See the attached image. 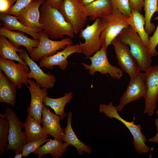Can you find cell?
<instances>
[{
    "label": "cell",
    "instance_id": "ac0fdd59",
    "mask_svg": "<svg viewBox=\"0 0 158 158\" xmlns=\"http://www.w3.org/2000/svg\"><path fill=\"white\" fill-rule=\"evenodd\" d=\"M59 115L51 112L48 107L44 104L42 123L45 131L54 138L63 141L64 130L61 127Z\"/></svg>",
    "mask_w": 158,
    "mask_h": 158
},
{
    "label": "cell",
    "instance_id": "74e56055",
    "mask_svg": "<svg viewBox=\"0 0 158 158\" xmlns=\"http://www.w3.org/2000/svg\"><path fill=\"white\" fill-rule=\"evenodd\" d=\"M155 124L157 129V133L154 137L149 138L148 141L150 142H155L158 143V118L156 119L155 120Z\"/></svg>",
    "mask_w": 158,
    "mask_h": 158
},
{
    "label": "cell",
    "instance_id": "8d00e7d4",
    "mask_svg": "<svg viewBox=\"0 0 158 158\" xmlns=\"http://www.w3.org/2000/svg\"><path fill=\"white\" fill-rule=\"evenodd\" d=\"M46 1L51 7L59 11L63 0H46Z\"/></svg>",
    "mask_w": 158,
    "mask_h": 158
},
{
    "label": "cell",
    "instance_id": "7bdbcfd3",
    "mask_svg": "<svg viewBox=\"0 0 158 158\" xmlns=\"http://www.w3.org/2000/svg\"><path fill=\"white\" fill-rule=\"evenodd\" d=\"M78 0V1L79 0Z\"/></svg>",
    "mask_w": 158,
    "mask_h": 158
},
{
    "label": "cell",
    "instance_id": "7a4b0ae2",
    "mask_svg": "<svg viewBox=\"0 0 158 158\" xmlns=\"http://www.w3.org/2000/svg\"><path fill=\"white\" fill-rule=\"evenodd\" d=\"M129 47L140 71H147L152 66L151 57L141 38L130 26L124 29L117 37Z\"/></svg>",
    "mask_w": 158,
    "mask_h": 158
},
{
    "label": "cell",
    "instance_id": "836d02e7",
    "mask_svg": "<svg viewBox=\"0 0 158 158\" xmlns=\"http://www.w3.org/2000/svg\"><path fill=\"white\" fill-rule=\"evenodd\" d=\"M32 0H17L13 7L5 14L15 16Z\"/></svg>",
    "mask_w": 158,
    "mask_h": 158
},
{
    "label": "cell",
    "instance_id": "4316f807",
    "mask_svg": "<svg viewBox=\"0 0 158 158\" xmlns=\"http://www.w3.org/2000/svg\"><path fill=\"white\" fill-rule=\"evenodd\" d=\"M73 96V93H66L61 97L53 98L47 96L44 101V104L50 107L55 114L59 115L60 121L63 119L66 116L64 109L66 104L70 103Z\"/></svg>",
    "mask_w": 158,
    "mask_h": 158
},
{
    "label": "cell",
    "instance_id": "d6a6232c",
    "mask_svg": "<svg viewBox=\"0 0 158 158\" xmlns=\"http://www.w3.org/2000/svg\"><path fill=\"white\" fill-rule=\"evenodd\" d=\"M113 9L118 10L125 16L129 17L131 12L128 0H111Z\"/></svg>",
    "mask_w": 158,
    "mask_h": 158
},
{
    "label": "cell",
    "instance_id": "277c9868",
    "mask_svg": "<svg viewBox=\"0 0 158 158\" xmlns=\"http://www.w3.org/2000/svg\"><path fill=\"white\" fill-rule=\"evenodd\" d=\"M128 17L118 10L113 9L109 16L102 19L104 26L100 36L102 47L107 49L113 40L124 29L129 26Z\"/></svg>",
    "mask_w": 158,
    "mask_h": 158
},
{
    "label": "cell",
    "instance_id": "6da1fadb",
    "mask_svg": "<svg viewBox=\"0 0 158 158\" xmlns=\"http://www.w3.org/2000/svg\"><path fill=\"white\" fill-rule=\"evenodd\" d=\"M39 21L42 30L51 39H63L64 36H74L73 28L58 10L51 7L45 1L40 7Z\"/></svg>",
    "mask_w": 158,
    "mask_h": 158
},
{
    "label": "cell",
    "instance_id": "44dd1931",
    "mask_svg": "<svg viewBox=\"0 0 158 158\" xmlns=\"http://www.w3.org/2000/svg\"><path fill=\"white\" fill-rule=\"evenodd\" d=\"M72 117V113L69 112L67 115V125L64 130L63 141L69 145H71L74 147L79 155H83L84 152L91 153L92 152L91 148L81 142L77 137L73 130L71 126Z\"/></svg>",
    "mask_w": 158,
    "mask_h": 158
},
{
    "label": "cell",
    "instance_id": "f35d334b",
    "mask_svg": "<svg viewBox=\"0 0 158 158\" xmlns=\"http://www.w3.org/2000/svg\"><path fill=\"white\" fill-rule=\"evenodd\" d=\"M96 0H79L78 1L84 6H85Z\"/></svg>",
    "mask_w": 158,
    "mask_h": 158
},
{
    "label": "cell",
    "instance_id": "d590c367",
    "mask_svg": "<svg viewBox=\"0 0 158 158\" xmlns=\"http://www.w3.org/2000/svg\"><path fill=\"white\" fill-rule=\"evenodd\" d=\"M131 10L141 13L144 6V0H128Z\"/></svg>",
    "mask_w": 158,
    "mask_h": 158
},
{
    "label": "cell",
    "instance_id": "b9f144b4",
    "mask_svg": "<svg viewBox=\"0 0 158 158\" xmlns=\"http://www.w3.org/2000/svg\"><path fill=\"white\" fill-rule=\"evenodd\" d=\"M157 5H158V0H157Z\"/></svg>",
    "mask_w": 158,
    "mask_h": 158
},
{
    "label": "cell",
    "instance_id": "5bb4252c",
    "mask_svg": "<svg viewBox=\"0 0 158 158\" xmlns=\"http://www.w3.org/2000/svg\"><path fill=\"white\" fill-rule=\"evenodd\" d=\"M0 69L18 89H21L23 83L26 85L28 84L29 78L27 75L30 71L28 65L16 63L13 60L0 57Z\"/></svg>",
    "mask_w": 158,
    "mask_h": 158
},
{
    "label": "cell",
    "instance_id": "9c48e42d",
    "mask_svg": "<svg viewBox=\"0 0 158 158\" xmlns=\"http://www.w3.org/2000/svg\"><path fill=\"white\" fill-rule=\"evenodd\" d=\"M59 11L66 20L72 25L75 34L80 32L87 20L85 6L78 0H63Z\"/></svg>",
    "mask_w": 158,
    "mask_h": 158
},
{
    "label": "cell",
    "instance_id": "ba28073f",
    "mask_svg": "<svg viewBox=\"0 0 158 158\" xmlns=\"http://www.w3.org/2000/svg\"><path fill=\"white\" fill-rule=\"evenodd\" d=\"M4 114L9 122L8 142L6 150L14 151L15 154L22 152L23 146L26 143L25 132L22 128L23 123L13 110L8 107Z\"/></svg>",
    "mask_w": 158,
    "mask_h": 158
},
{
    "label": "cell",
    "instance_id": "30bf717a",
    "mask_svg": "<svg viewBox=\"0 0 158 158\" xmlns=\"http://www.w3.org/2000/svg\"><path fill=\"white\" fill-rule=\"evenodd\" d=\"M39 44L29 56L34 61H37L43 56L53 55L60 49H63L67 45L73 44L71 38L67 37L59 41L49 39V36L43 30L39 32Z\"/></svg>",
    "mask_w": 158,
    "mask_h": 158
},
{
    "label": "cell",
    "instance_id": "8992f818",
    "mask_svg": "<svg viewBox=\"0 0 158 158\" xmlns=\"http://www.w3.org/2000/svg\"><path fill=\"white\" fill-rule=\"evenodd\" d=\"M107 49L102 47L100 49L88 58L91 63L90 65L85 63L81 64L86 70H89V73L93 76L96 72L107 76L109 74L114 79L120 80L123 76L122 71L116 66L111 65L108 60L107 55Z\"/></svg>",
    "mask_w": 158,
    "mask_h": 158
},
{
    "label": "cell",
    "instance_id": "1f68e13d",
    "mask_svg": "<svg viewBox=\"0 0 158 158\" xmlns=\"http://www.w3.org/2000/svg\"><path fill=\"white\" fill-rule=\"evenodd\" d=\"M153 19L157 21L158 24L153 34L149 37V42L146 47L148 53L151 57L158 54L156 47L158 45V16L155 17Z\"/></svg>",
    "mask_w": 158,
    "mask_h": 158
},
{
    "label": "cell",
    "instance_id": "3957f363",
    "mask_svg": "<svg viewBox=\"0 0 158 158\" xmlns=\"http://www.w3.org/2000/svg\"><path fill=\"white\" fill-rule=\"evenodd\" d=\"M99 111L104 113L105 116L111 119L114 118L120 121L127 127L133 137V143L138 153H146L151 151V149L146 144V138L141 131L140 125L134 123L135 117L131 121L125 120L119 114L116 107L114 106L111 102L108 105L100 104Z\"/></svg>",
    "mask_w": 158,
    "mask_h": 158
},
{
    "label": "cell",
    "instance_id": "ab89813d",
    "mask_svg": "<svg viewBox=\"0 0 158 158\" xmlns=\"http://www.w3.org/2000/svg\"><path fill=\"white\" fill-rule=\"evenodd\" d=\"M23 157L22 153H19L15 154L14 158H21Z\"/></svg>",
    "mask_w": 158,
    "mask_h": 158
},
{
    "label": "cell",
    "instance_id": "cb8c5ba5",
    "mask_svg": "<svg viewBox=\"0 0 158 158\" xmlns=\"http://www.w3.org/2000/svg\"><path fill=\"white\" fill-rule=\"evenodd\" d=\"M69 146L63 141L55 138L53 140L51 139L33 153L37 155L38 158L47 154H50L53 158H59L62 157L63 154L67 152L66 149Z\"/></svg>",
    "mask_w": 158,
    "mask_h": 158
},
{
    "label": "cell",
    "instance_id": "52a82bcc",
    "mask_svg": "<svg viewBox=\"0 0 158 158\" xmlns=\"http://www.w3.org/2000/svg\"><path fill=\"white\" fill-rule=\"evenodd\" d=\"M111 44L114 46L118 64L121 70L129 75L130 80L134 79L140 73V70L129 47L117 37L113 40Z\"/></svg>",
    "mask_w": 158,
    "mask_h": 158
},
{
    "label": "cell",
    "instance_id": "d6986e66",
    "mask_svg": "<svg viewBox=\"0 0 158 158\" xmlns=\"http://www.w3.org/2000/svg\"><path fill=\"white\" fill-rule=\"evenodd\" d=\"M0 35L8 39L10 43L17 48L19 49L20 46H23L29 54L38 46L39 42V40L31 39L23 32L9 30L1 25L0 27Z\"/></svg>",
    "mask_w": 158,
    "mask_h": 158
},
{
    "label": "cell",
    "instance_id": "7c38bea8",
    "mask_svg": "<svg viewBox=\"0 0 158 158\" xmlns=\"http://www.w3.org/2000/svg\"><path fill=\"white\" fill-rule=\"evenodd\" d=\"M26 85L30 91L31 101L27 109L28 114H30L40 124L42 123V113L44 101L47 96V89L42 87L36 82L29 79Z\"/></svg>",
    "mask_w": 158,
    "mask_h": 158
},
{
    "label": "cell",
    "instance_id": "603a6c76",
    "mask_svg": "<svg viewBox=\"0 0 158 158\" xmlns=\"http://www.w3.org/2000/svg\"><path fill=\"white\" fill-rule=\"evenodd\" d=\"M16 86L0 69V102L14 106L16 104Z\"/></svg>",
    "mask_w": 158,
    "mask_h": 158
},
{
    "label": "cell",
    "instance_id": "7402d4cb",
    "mask_svg": "<svg viewBox=\"0 0 158 158\" xmlns=\"http://www.w3.org/2000/svg\"><path fill=\"white\" fill-rule=\"evenodd\" d=\"M84 6L88 17L92 20L105 18L113 10L111 0H97Z\"/></svg>",
    "mask_w": 158,
    "mask_h": 158
},
{
    "label": "cell",
    "instance_id": "e575fe53",
    "mask_svg": "<svg viewBox=\"0 0 158 158\" xmlns=\"http://www.w3.org/2000/svg\"><path fill=\"white\" fill-rule=\"evenodd\" d=\"M17 0H0V13H6L15 4Z\"/></svg>",
    "mask_w": 158,
    "mask_h": 158
},
{
    "label": "cell",
    "instance_id": "d4e9b609",
    "mask_svg": "<svg viewBox=\"0 0 158 158\" xmlns=\"http://www.w3.org/2000/svg\"><path fill=\"white\" fill-rule=\"evenodd\" d=\"M23 125L25 129L26 143L48 137V134L41 126L40 124L30 114H28L25 121L23 123Z\"/></svg>",
    "mask_w": 158,
    "mask_h": 158
},
{
    "label": "cell",
    "instance_id": "f546056e",
    "mask_svg": "<svg viewBox=\"0 0 158 158\" xmlns=\"http://www.w3.org/2000/svg\"><path fill=\"white\" fill-rule=\"evenodd\" d=\"M9 122L4 114H0V156L7 148L8 142Z\"/></svg>",
    "mask_w": 158,
    "mask_h": 158
},
{
    "label": "cell",
    "instance_id": "4dcf8cb0",
    "mask_svg": "<svg viewBox=\"0 0 158 158\" xmlns=\"http://www.w3.org/2000/svg\"><path fill=\"white\" fill-rule=\"evenodd\" d=\"M47 138H41L26 143L23 146L22 152L23 157H27L30 154L33 153L44 143L51 139Z\"/></svg>",
    "mask_w": 158,
    "mask_h": 158
},
{
    "label": "cell",
    "instance_id": "2e32d148",
    "mask_svg": "<svg viewBox=\"0 0 158 158\" xmlns=\"http://www.w3.org/2000/svg\"><path fill=\"white\" fill-rule=\"evenodd\" d=\"M81 53L79 44H70L67 45L63 49L49 56H44L40 59V67L53 69V66H57L62 70H64L68 65L67 58L75 53Z\"/></svg>",
    "mask_w": 158,
    "mask_h": 158
},
{
    "label": "cell",
    "instance_id": "8fae6325",
    "mask_svg": "<svg viewBox=\"0 0 158 158\" xmlns=\"http://www.w3.org/2000/svg\"><path fill=\"white\" fill-rule=\"evenodd\" d=\"M145 73L146 91L143 113L150 116L156 109L158 100V65L152 66Z\"/></svg>",
    "mask_w": 158,
    "mask_h": 158
},
{
    "label": "cell",
    "instance_id": "e0dca14e",
    "mask_svg": "<svg viewBox=\"0 0 158 158\" xmlns=\"http://www.w3.org/2000/svg\"><path fill=\"white\" fill-rule=\"evenodd\" d=\"M46 0H32L15 16L24 25L33 29L42 30L40 21V7Z\"/></svg>",
    "mask_w": 158,
    "mask_h": 158
},
{
    "label": "cell",
    "instance_id": "60d3db41",
    "mask_svg": "<svg viewBox=\"0 0 158 158\" xmlns=\"http://www.w3.org/2000/svg\"><path fill=\"white\" fill-rule=\"evenodd\" d=\"M156 113L157 115V118H158V109L156 111Z\"/></svg>",
    "mask_w": 158,
    "mask_h": 158
},
{
    "label": "cell",
    "instance_id": "f1b7e54d",
    "mask_svg": "<svg viewBox=\"0 0 158 158\" xmlns=\"http://www.w3.org/2000/svg\"><path fill=\"white\" fill-rule=\"evenodd\" d=\"M144 10L145 23V28L149 35L155 30L156 26L152 23L151 18L156 12H158L157 0H144Z\"/></svg>",
    "mask_w": 158,
    "mask_h": 158
},
{
    "label": "cell",
    "instance_id": "83f0119b",
    "mask_svg": "<svg viewBox=\"0 0 158 158\" xmlns=\"http://www.w3.org/2000/svg\"><path fill=\"white\" fill-rule=\"evenodd\" d=\"M22 49L17 48L13 46L7 38L0 35V57L7 59L16 61L27 65L25 62L18 56L17 52H20Z\"/></svg>",
    "mask_w": 158,
    "mask_h": 158
},
{
    "label": "cell",
    "instance_id": "5b68a950",
    "mask_svg": "<svg viewBox=\"0 0 158 158\" xmlns=\"http://www.w3.org/2000/svg\"><path fill=\"white\" fill-rule=\"evenodd\" d=\"M104 26L101 18L96 19L91 25H87L85 28L80 31L79 37L85 40L83 43L80 42L81 53L89 57L101 48V34Z\"/></svg>",
    "mask_w": 158,
    "mask_h": 158
},
{
    "label": "cell",
    "instance_id": "ffe728a7",
    "mask_svg": "<svg viewBox=\"0 0 158 158\" xmlns=\"http://www.w3.org/2000/svg\"><path fill=\"white\" fill-rule=\"evenodd\" d=\"M0 25L5 28L10 30H17L27 33L33 39L38 40L39 32L42 30L29 28L23 25L15 16L0 13Z\"/></svg>",
    "mask_w": 158,
    "mask_h": 158
},
{
    "label": "cell",
    "instance_id": "9a60e30c",
    "mask_svg": "<svg viewBox=\"0 0 158 158\" xmlns=\"http://www.w3.org/2000/svg\"><path fill=\"white\" fill-rule=\"evenodd\" d=\"M19 56L26 63L30 68V71L27 75L29 79L33 78L42 87L48 89L52 88L56 81L54 75L50 72L45 73L35 62L30 58L25 49L18 54Z\"/></svg>",
    "mask_w": 158,
    "mask_h": 158
},
{
    "label": "cell",
    "instance_id": "4fadbf2b",
    "mask_svg": "<svg viewBox=\"0 0 158 158\" xmlns=\"http://www.w3.org/2000/svg\"><path fill=\"white\" fill-rule=\"evenodd\" d=\"M146 91L145 73H140L134 79L130 80L128 86L121 98L119 104L116 107L121 112L123 108L130 102L144 97Z\"/></svg>",
    "mask_w": 158,
    "mask_h": 158
},
{
    "label": "cell",
    "instance_id": "484cf974",
    "mask_svg": "<svg viewBox=\"0 0 158 158\" xmlns=\"http://www.w3.org/2000/svg\"><path fill=\"white\" fill-rule=\"evenodd\" d=\"M128 21L129 26L138 34L147 47L149 37L145 28V20L144 16L138 11L131 10Z\"/></svg>",
    "mask_w": 158,
    "mask_h": 158
}]
</instances>
